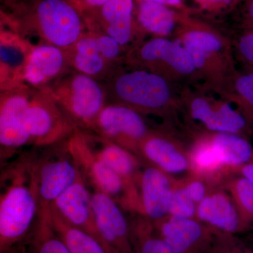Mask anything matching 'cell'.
<instances>
[{"label": "cell", "instance_id": "cell-1", "mask_svg": "<svg viewBox=\"0 0 253 253\" xmlns=\"http://www.w3.org/2000/svg\"><path fill=\"white\" fill-rule=\"evenodd\" d=\"M0 181V253H2L26 238L39 214L30 153L21 155L2 169Z\"/></svg>", "mask_w": 253, "mask_h": 253}, {"label": "cell", "instance_id": "cell-2", "mask_svg": "<svg viewBox=\"0 0 253 253\" xmlns=\"http://www.w3.org/2000/svg\"><path fill=\"white\" fill-rule=\"evenodd\" d=\"M172 82L143 68L131 67L111 78L110 91L116 104L141 115L163 116L182 104Z\"/></svg>", "mask_w": 253, "mask_h": 253}, {"label": "cell", "instance_id": "cell-3", "mask_svg": "<svg viewBox=\"0 0 253 253\" xmlns=\"http://www.w3.org/2000/svg\"><path fill=\"white\" fill-rule=\"evenodd\" d=\"M176 39L187 50L206 86L224 96L237 72L229 40L212 30L202 28L184 30Z\"/></svg>", "mask_w": 253, "mask_h": 253}, {"label": "cell", "instance_id": "cell-4", "mask_svg": "<svg viewBox=\"0 0 253 253\" xmlns=\"http://www.w3.org/2000/svg\"><path fill=\"white\" fill-rule=\"evenodd\" d=\"M66 73L42 91L49 95L76 129L90 131L106 106V91L90 76L76 71Z\"/></svg>", "mask_w": 253, "mask_h": 253}, {"label": "cell", "instance_id": "cell-5", "mask_svg": "<svg viewBox=\"0 0 253 253\" xmlns=\"http://www.w3.org/2000/svg\"><path fill=\"white\" fill-rule=\"evenodd\" d=\"M67 139L42 147L40 151L30 152L32 179L40 209L49 208L81 175L77 163L68 149Z\"/></svg>", "mask_w": 253, "mask_h": 253}, {"label": "cell", "instance_id": "cell-6", "mask_svg": "<svg viewBox=\"0 0 253 253\" xmlns=\"http://www.w3.org/2000/svg\"><path fill=\"white\" fill-rule=\"evenodd\" d=\"M67 145L88 185L112 198L125 211L141 214L137 186L96 157L86 144L81 130L75 129L67 139Z\"/></svg>", "mask_w": 253, "mask_h": 253}, {"label": "cell", "instance_id": "cell-7", "mask_svg": "<svg viewBox=\"0 0 253 253\" xmlns=\"http://www.w3.org/2000/svg\"><path fill=\"white\" fill-rule=\"evenodd\" d=\"M132 67L160 75L172 83L200 76L187 50L178 39L156 37L133 50L129 56Z\"/></svg>", "mask_w": 253, "mask_h": 253}, {"label": "cell", "instance_id": "cell-8", "mask_svg": "<svg viewBox=\"0 0 253 253\" xmlns=\"http://www.w3.org/2000/svg\"><path fill=\"white\" fill-rule=\"evenodd\" d=\"M30 145L42 148L66 140L76 129L44 91H31L26 113Z\"/></svg>", "mask_w": 253, "mask_h": 253}, {"label": "cell", "instance_id": "cell-9", "mask_svg": "<svg viewBox=\"0 0 253 253\" xmlns=\"http://www.w3.org/2000/svg\"><path fill=\"white\" fill-rule=\"evenodd\" d=\"M190 116L213 133H235L242 135L249 129V121L231 101L222 96L214 98L205 91L187 90L181 94Z\"/></svg>", "mask_w": 253, "mask_h": 253}, {"label": "cell", "instance_id": "cell-10", "mask_svg": "<svg viewBox=\"0 0 253 253\" xmlns=\"http://www.w3.org/2000/svg\"><path fill=\"white\" fill-rule=\"evenodd\" d=\"M89 131L135 154L141 141L152 132L143 115L128 106L116 103L103 108Z\"/></svg>", "mask_w": 253, "mask_h": 253}, {"label": "cell", "instance_id": "cell-11", "mask_svg": "<svg viewBox=\"0 0 253 253\" xmlns=\"http://www.w3.org/2000/svg\"><path fill=\"white\" fill-rule=\"evenodd\" d=\"M38 31L46 44L67 49L81 38L83 25L76 10L64 0H42L37 8Z\"/></svg>", "mask_w": 253, "mask_h": 253}, {"label": "cell", "instance_id": "cell-12", "mask_svg": "<svg viewBox=\"0 0 253 253\" xmlns=\"http://www.w3.org/2000/svg\"><path fill=\"white\" fill-rule=\"evenodd\" d=\"M31 89H11L1 96L0 104V157L9 161L23 146H29L26 113Z\"/></svg>", "mask_w": 253, "mask_h": 253}, {"label": "cell", "instance_id": "cell-13", "mask_svg": "<svg viewBox=\"0 0 253 253\" xmlns=\"http://www.w3.org/2000/svg\"><path fill=\"white\" fill-rule=\"evenodd\" d=\"M89 187L96 227L106 249L110 253H134L126 211L107 194Z\"/></svg>", "mask_w": 253, "mask_h": 253}, {"label": "cell", "instance_id": "cell-14", "mask_svg": "<svg viewBox=\"0 0 253 253\" xmlns=\"http://www.w3.org/2000/svg\"><path fill=\"white\" fill-rule=\"evenodd\" d=\"M154 225L174 253L211 252L216 230L194 218L168 216Z\"/></svg>", "mask_w": 253, "mask_h": 253}, {"label": "cell", "instance_id": "cell-15", "mask_svg": "<svg viewBox=\"0 0 253 253\" xmlns=\"http://www.w3.org/2000/svg\"><path fill=\"white\" fill-rule=\"evenodd\" d=\"M50 208L71 225L102 241L95 221L90 189L83 174L55 200Z\"/></svg>", "mask_w": 253, "mask_h": 253}, {"label": "cell", "instance_id": "cell-16", "mask_svg": "<svg viewBox=\"0 0 253 253\" xmlns=\"http://www.w3.org/2000/svg\"><path fill=\"white\" fill-rule=\"evenodd\" d=\"M141 214L153 223L168 216L174 189L168 174L150 165L143 168L137 184Z\"/></svg>", "mask_w": 253, "mask_h": 253}, {"label": "cell", "instance_id": "cell-17", "mask_svg": "<svg viewBox=\"0 0 253 253\" xmlns=\"http://www.w3.org/2000/svg\"><path fill=\"white\" fill-rule=\"evenodd\" d=\"M68 63L65 49L48 44L33 46L25 65L22 79L33 87L43 90L67 72Z\"/></svg>", "mask_w": 253, "mask_h": 253}, {"label": "cell", "instance_id": "cell-18", "mask_svg": "<svg viewBox=\"0 0 253 253\" xmlns=\"http://www.w3.org/2000/svg\"><path fill=\"white\" fill-rule=\"evenodd\" d=\"M196 216L214 230L232 235L246 230L249 226L232 196L223 191L208 194L198 205Z\"/></svg>", "mask_w": 253, "mask_h": 253}, {"label": "cell", "instance_id": "cell-19", "mask_svg": "<svg viewBox=\"0 0 253 253\" xmlns=\"http://www.w3.org/2000/svg\"><path fill=\"white\" fill-rule=\"evenodd\" d=\"M136 155L169 176L182 174L191 168L189 158L174 141L155 132L141 141Z\"/></svg>", "mask_w": 253, "mask_h": 253}, {"label": "cell", "instance_id": "cell-20", "mask_svg": "<svg viewBox=\"0 0 253 253\" xmlns=\"http://www.w3.org/2000/svg\"><path fill=\"white\" fill-rule=\"evenodd\" d=\"M81 131L86 144L96 157L126 180L137 186L142 170L139 156L95 133Z\"/></svg>", "mask_w": 253, "mask_h": 253}, {"label": "cell", "instance_id": "cell-21", "mask_svg": "<svg viewBox=\"0 0 253 253\" xmlns=\"http://www.w3.org/2000/svg\"><path fill=\"white\" fill-rule=\"evenodd\" d=\"M14 247L22 253H71L52 225L49 208L40 209L29 234Z\"/></svg>", "mask_w": 253, "mask_h": 253}, {"label": "cell", "instance_id": "cell-22", "mask_svg": "<svg viewBox=\"0 0 253 253\" xmlns=\"http://www.w3.org/2000/svg\"><path fill=\"white\" fill-rule=\"evenodd\" d=\"M133 0H109L102 6L106 34L125 46L133 40Z\"/></svg>", "mask_w": 253, "mask_h": 253}, {"label": "cell", "instance_id": "cell-23", "mask_svg": "<svg viewBox=\"0 0 253 253\" xmlns=\"http://www.w3.org/2000/svg\"><path fill=\"white\" fill-rule=\"evenodd\" d=\"M69 49L68 61L73 67L94 79L104 74L110 64L100 50L96 36H82Z\"/></svg>", "mask_w": 253, "mask_h": 253}, {"label": "cell", "instance_id": "cell-24", "mask_svg": "<svg viewBox=\"0 0 253 253\" xmlns=\"http://www.w3.org/2000/svg\"><path fill=\"white\" fill-rule=\"evenodd\" d=\"M224 166L242 168L253 163V149L244 136L235 133L217 132L208 139Z\"/></svg>", "mask_w": 253, "mask_h": 253}, {"label": "cell", "instance_id": "cell-25", "mask_svg": "<svg viewBox=\"0 0 253 253\" xmlns=\"http://www.w3.org/2000/svg\"><path fill=\"white\" fill-rule=\"evenodd\" d=\"M55 230L71 253H110L102 241L86 231L71 225L49 208Z\"/></svg>", "mask_w": 253, "mask_h": 253}, {"label": "cell", "instance_id": "cell-26", "mask_svg": "<svg viewBox=\"0 0 253 253\" xmlns=\"http://www.w3.org/2000/svg\"><path fill=\"white\" fill-rule=\"evenodd\" d=\"M134 253H174L152 221L138 214L129 220Z\"/></svg>", "mask_w": 253, "mask_h": 253}, {"label": "cell", "instance_id": "cell-27", "mask_svg": "<svg viewBox=\"0 0 253 253\" xmlns=\"http://www.w3.org/2000/svg\"><path fill=\"white\" fill-rule=\"evenodd\" d=\"M138 19L145 31L156 37L168 38L175 28L174 14L166 4L161 3L141 1Z\"/></svg>", "mask_w": 253, "mask_h": 253}, {"label": "cell", "instance_id": "cell-28", "mask_svg": "<svg viewBox=\"0 0 253 253\" xmlns=\"http://www.w3.org/2000/svg\"><path fill=\"white\" fill-rule=\"evenodd\" d=\"M33 48V47H32ZM31 49L20 38L6 37L1 35V72L3 76L5 73L19 76L22 79L23 69L27 61Z\"/></svg>", "mask_w": 253, "mask_h": 253}, {"label": "cell", "instance_id": "cell-29", "mask_svg": "<svg viewBox=\"0 0 253 253\" xmlns=\"http://www.w3.org/2000/svg\"><path fill=\"white\" fill-rule=\"evenodd\" d=\"M224 97L239 106L248 121H253V85L246 73L236 72Z\"/></svg>", "mask_w": 253, "mask_h": 253}, {"label": "cell", "instance_id": "cell-30", "mask_svg": "<svg viewBox=\"0 0 253 253\" xmlns=\"http://www.w3.org/2000/svg\"><path fill=\"white\" fill-rule=\"evenodd\" d=\"M189 159L191 168L204 174L217 172L224 166L208 139L195 146Z\"/></svg>", "mask_w": 253, "mask_h": 253}, {"label": "cell", "instance_id": "cell-31", "mask_svg": "<svg viewBox=\"0 0 253 253\" xmlns=\"http://www.w3.org/2000/svg\"><path fill=\"white\" fill-rule=\"evenodd\" d=\"M229 192L247 224L253 222V184L241 176L230 183Z\"/></svg>", "mask_w": 253, "mask_h": 253}, {"label": "cell", "instance_id": "cell-32", "mask_svg": "<svg viewBox=\"0 0 253 253\" xmlns=\"http://www.w3.org/2000/svg\"><path fill=\"white\" fill-rule=\"evenodd\" d=\"M197 206L198 205L190 197L184 186L174 187L168 216L194 218L196 215Z\"/></svg>", "mask_w": 253, "mask_h": 253}, {"label": "cell", "instance_id": "cell-33", "mask_svg": "<svg viewBox=\"0 0 253 253\" xmlns=\"http://www.w3.org/2000/svg\"><path fill=\"white\" fill-rule=\"evenodd\" d=\"M211 253H253L232 234L215 231Z\"/></svg>", "mask_w": 253, "mask_h": 253}, {"label": "cell", "instance_id": "cell-34", "mask_svg": "<svg viewBox=\"0 0 253 253\" xmlns=\"http://www.w3.org/2000/svg\"><path fill=\"white\" fill-rule=\"evenodd\" d=\"M235 47L240 59L253 70V31L246 32L237 38Z\"/></svg>", "mask_w": 253, "mask_h": 253}, {"label": "cell", "instance_id": "cell-35", "mask_svg": "<svg viewBox=\"0 0 253 253\" xmlns=\"http://www.w3.org/2000/svg\"><path fill=\"white\" fill-rule=\"evenodd\" d=\"M96 39L103 56L109 63L116 61L121 56L123 46L116 40L106 34L96 36Z\"/></svg>", "mask_w": 253, "mask_h": 253}, {"label": "cell", "instance_id": "cell-36", "mask_svg": "<svg viewBox=\"0 0 253 253\" xmlns=\"http://www.w3.org/2000/svg\"><path fill=\"white\" fill-rule=\"evenodd\" d=\"M184 187L186 188L190 197L197 205L201 204L208 196L207 187L202 181L198 179L190 181L186 183Z\"/></svg>", "mask_w": 253, "mask_h": 253}, {"label": "cell", "instance_id": "cell-37", "mask_svg": "<svg viewBox=\"0 0 253 253\" xmlns=\"http://www.w3.org/2000/svg\"><path fill=\"white\" fill-rule=\"evenodd\" d=\"M241 170L242 176L253 184V163L243 166L241 168Z\"/></svg>", "mask_w": 253, "mask_h": 253}, {"label": "cell", "instance_id": "cell-38", "mask_svg": "<svg viewBox=\"0 0 253 253\" xmlns=\"http://www.w3.org/2000/svg\"><path fill=\"white\" fill-rule=\"evenodd\" d=\"M142 1H154V2L161 3V4L166 5H172V6H177L181 3V0H142Z\"/></svg>", "mask_w": 253, "mask_h": 253}, {"label": "cell", "instance_id": "cell-39", "mask_svg": "<svg viewBox=\"0 0 253 253\" xmlns=\"http://www.w3.org/2000/svg\"><path fill=\"white\" fill-rule=\"evenodd\" d=\"M86 2L91 6H102L109 0H85Z\"/></svg>", "mask_w": 253, "mask_h": 253}, {"label": "cell", "instance_id": "cell-40", "mask_svg": "<svg viewBox=\"0 0 253 253\" xmlns=\"http://www.w3.org/2000/svg\"><path fill=\"white\" fill-rule=\"evenodd\" d=\"M249 15L251 21L253 23V1L250 4L249 8Z\"/></svg>", "mask_w": 253, "mask_h": 253}, {"label": "cell", "instance_id": "cell-41", "mask_svg": "<svg viewBox=\"0 0 253 253\" xmlns=\"http://www.w3.org/2000/svg\"><path fill=\"white\" fill-rule=\"evenodd\" d=\"M2 253H22L19 250L16 249V247L12 248V249L8 250V251H5Z\"/></svg>", "mask_w": 253, "mask_h": 253}, {"label": "cell", "instance_id": "cell-42", "mask_svg": "<svg viewBox=\"0 0 253 253\" xmlns=\"http://www.w3.org/2000/svg\"><path fill=\"white\" fill-rule=\"evenodd\" d=\"M246 74H247L248 77L249 78L250 81H251L253 85V70L250 69L249 72Z\"/></svg>", "mask_w": 253, "mask_h": 253}, {"label": "cell", "instance_id": "cell-43", "mask_svg": "<svg viewBox=\"0 0 253 253\" xmlns=\"http://www.w3.org/2000/svg\"><path fill=\"white\" fill-rule=\"evenodd\" d=\"M201 1H224V2H229L231 0H201Z\"/></svg>", "mask_w": 253, "mask_h": 253}, {"label": "cell", "instance_id": "cell-44", "mask_svg": "<svg viewBox=\"0 0 253 253\" xmlns=\"http://www.w3.org/2000/svg\"><path fill=\"white\" fill-rule=\"evenodd\" d=\"M252 250H253V249H252Z\"/></svg>", "mask_w": 253, "mask_h": 253}]
</instances>
